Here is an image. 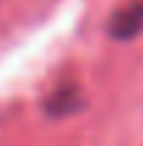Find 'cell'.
Listing matches in <instances>:
<instances>
[{"label":"cell","mask_w":143,"mask_h":146,"mask_svg":"<svg viewBox=\"0 0 143 146\" xmlns=\"http://www.w3.org/2000/svg\"><path fill=\"white\" fill-rule=\"evenodd\" d=\"M140 25H143V6H132L129 11L118 14V20L112 23V31L121 36H129L135 31H140Z\"/></svg>","instance_id":"1"}]
</instances>
